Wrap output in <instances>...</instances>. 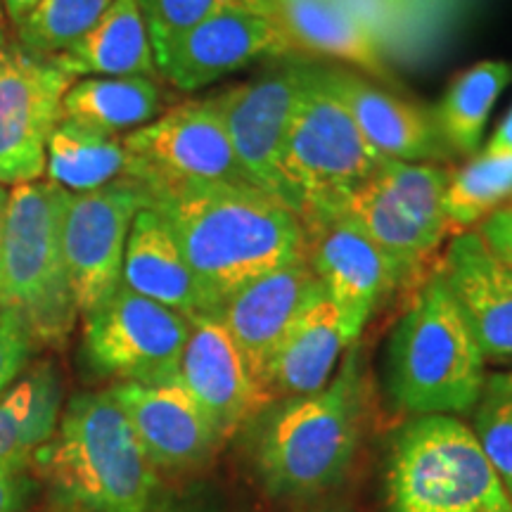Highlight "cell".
Wrapping results in <instances>:
<instances>
[{
    "label": "cell",
    "mask_w": 512,
    "mask_h": 512,
    "mask_svg": "<svg viewBox=\"0 0 512 512\" xmlns=\"http://www.w3.org/2000/svg\"><path fill=\"white\" fill-rule=\"evenodd\" d=\"M510 204H512V200H510Z\"/></svg>",
    "instance_id": "cell-43"
},
{
    "label": "cell",
    "mask_w": 512,
    "mask_h": 512,
    "mask_svg": "<svg viewBox=\"0 0 512 512\" xmlns=\"http://www.w3.org/2000/svg\"><path fill=\"white\" fill-rule=\"evenodd\" d=\"M311 69V62H287L252 81L211 95L249 183L285 204L280 164Z\"/></svg>",
    "instance_id": "cell-13"
},
{
    "label": "cell",
    "mask_w": 512,
    "mask_h": 512,
    "mask_svg": "<svg viewBox=\"0 0 512 512\" xmlns=\"http://www.w3.org/2000/svg\"><path fill=\"white\" fill-rule=\"evenodd\" d=\"M0 3H3V10H5V15L10 17L12 27L19 29L22 27L24 19L34 12V8L41 3V0H0Z\"/></svg>",
    "instance_id": "cell-38"
},
{
    "label": "cell",
    "mask_w": 512,
    "mask_h": 512,
    "mask_svg": "<svg viewBox=\"0 0 512 512\" xmlns=\"http://www.w3.org/2000/svg\"><path fill=\"white\" fill-rule=\"evenodd\" d=\"M437 271L484 361L512 363V266L486 247L475 228L453 235Z\"/></svg>",
    "instance_id": "cell-19"
},
{
    "label": "cell",
    "mask_w": 512,
    "mask_h": 512,
    "mask_svg": "<svg viewBox=\"0 0 512 512\" xmlns=\"http://www.w3.org/2000/svg\"><path fill=\"white\" fill-rule=\"evenodd\" d=\"M74 76H152L157 64L138 0H112L95 27L55 55Z\"/></svg>",
    "instance_id": "cell-24"
},
{
    "label": "cell",
    "mask_w": 512,
    "mask_h": 512,
    "mask_svg": "<svg viewBox=\"0 0 512 512\" xmlns=\"http://www.w3.org/2000/svg\"><path fill=\"white\" fill-rule=\"evenodd\" d=\"M292 53L297 50L275 17V8L273 12L230 8L178 38L157 60V74L178 91L192 93L266 57Z\"/></svg>",
    "instance_id": "cell-15"
},
{
    "label": "cell",
    "mask_w": 512,
    "mask_h": 512,
    "mask_svg": "<svg viewBox=\"0 0 512 512\" xmlns=\"http://www.w3.org/2000/svg\"><path fill=\"white\" fill-rule=\"evenodd\" d=\"M313 512H347V510H342V508H323V510H313Z\"/></svg>",
    "instance_id": "cell-42"
},
{
    "label": "cell",
    "mask_w": 512,
    "mask_h": 512,
    "mask_svg": "<svg viewBox=\"0 0 512 512\" xmlns=\"http://www.w3.org/2000/svg\"><path fill=\"white\" fill-rule=\"evenodd\" d=\"M320 83L342 102L382 159L437 164L448 155L430 112L347 67H318Z\"/></svg>",
    "instance_id": "cell-20"
},
{
    "label": "cell",
    "mask_w": 512,
    "mask_h": 512,
    "mask_svg": "<svg viewBox=\"0 0 512 512\" xmlns=\"http://www.w3.org/2000/svg\"><path fill=\"white\" fill-rule=\"evenodd\" d=\"M190 318L119 283L83 313V358L88 368L117 382L178 380Z\"/></svg>",
    "instance_id": "cell-9"
},
{
    "label": "cell",
    "mask_w": 512,
    "mask_h": 512,
    "mask_svg": "<svg viewBox=\"0 0 512 512\" xmlns=\"http://www.w3.org/2000/svg\"><path fill=\"white\" fill-rule=\"evenodd\" d=\"M145 19L155 64L178 38L202 24L204 19L230 8L273 12V0H138Z\"/></svg>",
    "instance_id": "cell-32"
},
{
    "label": "cell",
    "mask_w": 512,
    "mask_h": 512,
    "mask_svg": "<svg viewBox=\"0 0 512 512\" xmlns=\"http://www.w3.org/2000/svg\"><path fill=\"white\" fill-rule=\"evenodd\" d=\"M72 83L55 55L24 46L0 53V185L36 183L46 174V147Z\"/></svg>",
    "instance_id": "cell-11"
},
{
    "label": "cell",
    "mask_w": 512,
    "mask_h": 512,
    "mask_svg": "<svg viewBox=\"0 0 512 512\" xmlns=\"http://www.w3.org/2000/svg\"><path fill=\"white\" fill-rule=\"evenodd\" d=\"M384 50L399 34L403 17L413 10V0H332Z\"/></svg>",
    "instance_id": "cell-33"
},
{
    "label": "cell",
    "mask_w": 512,
    "mask_h": 512,
    "mask_svg": "<svg viewBox=\"0 0 512 512\" xmlns=\"http://www.w3.org/2000/svg\"><path fill=\"white\" fill-rule=\"evenodd\" d=\"M145 512H195V508H188V505H183V503L169 501V498H159V501L155 498Z\"/></svg>",
    "instance_id": "cell-39"
},
{
    "label": "cell",
    "mask_w": 512,
    "mask_h": 512,
    "mask_svg": "<svg viewBox=\"0 0 512 512\" xmlns=\"http://www.w3.org/2000/svg\"><path fill=\"white\" fill-rule=\"evenodd\" d=\"M470 427L512 498V373L486 375Z\"/></svg>",
    "instance_id": "cell-31"
},
{
    "label": "cell",
    "mask_w": 512,
    "mask_h": 512,
    "mask_svg": "<svg viewBox=\"0 0 512 512\" xmlns=\"http://www.w3.org/2000/svg\"><path fill=\"white\" fill-rule=\"evenodd\" d=\"M512 200V155L482 152L460 169H451L444 195V214L451 235L475 230Z\"/></svg>",
    "instance_id": "cell-29"
},
{
    "label": "cell",
    "mask_w": 512,
    "mask_h": 512,
    "mask_svg": "<svg viewBox=\"0 0 512 512\" xmlns=\"http://www.w3.org/2000/svg\"><path fill=\"white\" fill-rule=\"evenodd\" d=\"M318 67L313 64L280 164L287 204L297 216L339 202L382 164L342 102L320 83Z\"/></svg>",
    "instance_id": "cell-7"
},
{
    "label": "cell",
    "mask_w": 512,
    "mask_h": 512,
    "mask_svg": "<svg viewBox=\"0 0 512 512\" xmlns=\"http://www.w3.org/2000/svg\"><path fill=\"white\" fill-rule=\"evenodd\" d=\"M121 283L190 320L216 313L185 261L174 230L152 207H143L133 219L121 266Z\"/></svg>",
    "instance_id": "cell-21"
},
{
    "label": "cell",
    "mask_w": 512,
    "mask_h": 512,
    "mask_svg": "<svg viewBox=\"0 0 512 512\" xmlns=\"http://www.w3.org/2000/svg\"><path fill=\"white\" fill-rule=\"evenodd\" d=\"M164 93L152 76H86L62 100V119L119 136L162 114Z\"/></svg>",
    "instance_id": "cell-26"
},
{
    "label": "cell",
    "mask_w": 512,
    "mask_h": 512,
    "mask_svg": "<svg viewBox=\"0 0 512 512\" xmlns=\"http://www.w3.org/2000/svg\"><path fill=\"white\" fill-rule=\"evenodd\" d=\"M273 8L297 53L330 57L373 79L392 81L384 50L332 0H273Z\"/></svg>",
    "instance_id": "cell-23"
},
{
    "label": "cell",
    "mask_w": 512,
    "mask_h": 512,
    "mask_svg": "<svg viewBox=\"0 0 512 512\" xmlns=\"http://www.w3.org/2000/svg\"><path fill=\"white\" fill-rule=\"evenodd\" d=\"M143 207L145 190L126 178L81 195L67 192L62 252L79 313L91 311L121 283L128 233Z\"/></svg>",
    "instance_id": "cell-14"
},
{
    "label": "cell",
    "mask_w": 512,
    "mask_h": 512,
    "mask_svg": "<svg viewBox=\"0 0 512 512\" xmlns=\"http://www.w3.org/2000/svg\"><path fill=\"white\" fill-rule=\"evenodd\" d=\"M486 152H498V155H512V110L508 117L501 121V126L496 128V133L491 136Z\"/></svg>",
    "instance_id": "cell-37"
},
{
    "label": "cell",
    "mask_w": 512,
    "mask_h": 512,
    "mask_svg": "<svg viewBox=\"0 0 512 512\" xmlns=\"http://www.w3.org/2000/svg\"><path fill=\"white\" fill-rule=\"evenodd\" d=\"M512 79V67L501 60H484L460 72L434 110V124L448 150L475 157L486 121L496 100Z\"/></svg>",
    "instance_id": "cell-27"
},
{
    "label": "cell",
    "mask_w": 512,
    "mask_h": 512,
    "mask_svg": "<svg viewBox=\"0 0 512 512\" xmlns=\"http://www.w3.org/2000/svg\"><path fill=\"white\" fill-rule=\"evenodd\" d=\"M5 50V29H3V15H0V53Z\"/></svg>",
    "instance_id": "cell-41"
},
{
    "label": "cell",
    "mask_w": 512,
    "mask_h": 512,
    "mask_svg": "<svg viewBox=\"0 0 512 512\" xmlns=\"http://www.w3.org/2000/svg\"><path fill=\"white\" fill-rule=\"evenodd\" d=\"M254 418L252 458L268 494L311 498L328 491L354 463L366 422L358 351H349L328 387L268 403Z\"/></svg>",
    "instance_id": "cell-2"
},
{
    "label": "cell",
    "mask_w": 512,
    "mask_h": 512,
    "mask_svg": "<svg viewBox=\"0 0 512 512\" xmlns=\"http://www.w3.org/2000/svg\"><path fill=\"white\" fill-rule=\"evenodd\" d=\"M112 0H41L17 29L19 46L38 55H60L105 15Z\"/></svg>",
    "instance_id": "cell-30"
},
{
    "label": "cell",
    "mask_w": 512,
    "mask_h": 512,
    "mask_svg": "<svg viewBox=\"0 0 512 512\" xmlns=\"http://www.w3.org/2000/svg\"><path fill=\"white\" fill-rule=\"evenodd\" d=\"M178 382L202 408L223 441L268 406L238 344L216 313L190 320Z\"/></svg>",
    "instance_id": "cell-17"
},
{
    "label": "cell",
    "mask_w": 512,
    "mask_h": 512,
    "mask_svg": "<svg viewBox=\"0 0 512 512\" xmlns=\"http://www.w3.org/2000/svg\"><path fill=\"white\" fill-rule=\"evenodd\" d=\"M36 344L15 313L0 309V396L29 368Z\"/></svg>",
    "instance_id": "cell-34"
},
{
    "label": "cell",
    "mask_w": 512,
    "mask_h": 512,
    "mask_svg": "<svg viewBox=\"0 0 512 512\" xmlns=\"http://www.w3.org/2000/svg\"><path fill=\"white\" fill-rule=\"evenodd\" d=\"M34 479L29 467H0V512H29Z\"/></svg>",
    "instance_id": "cell-35"
},
{
    "label": "cell",
    "mask_w": 512,
    "mask_h": 512,
    "mask_svg": "<svg viewBox=\"0 0 512 512\" xmlns=\"http://www.w3.org/2000/svg\"><path fill=\"white\" fill-rule=\"evenodd\" d=\"M323 290L309 261L302 259L249 280L219 306L216 316L238 344L261 392L275 351Z\"/></svg>",
    "instance_id": "cell-16"
},
{
    "label": "cell",
    "mask_w": 512,
    "mask_h": 512,
    "mask_svg": "<svg viewBox=\"0 0 512 512\" xmlns=\"http://www.w3.org/2000/svg\"><path fill=\"white\" fill-rule=\"evenodd\" d=\"M477 233L503 264L512 266V204H505L479 223Z\"/></svg>",
    "instance_id": "cell-36"
},
{
    "label": "cell",
    "mask_w": 512,
    "mask_h": 512,
    "mask_svg": "<svg viewBox=\"0 0 512 512\" xmlns=\"http://www.w3.org/2000/svg\"><path fill=\"white\" fill-rule=\"evenodd\" d=\"M67 192L53 183L15 185L0 245V309L27 325L36 347H62L72 335L74 302L62 252Z\"/></svg>",
    "instance_id": "cell-5"
},
{
    "label": "cell",
    "mask_w": 512,
    "mask_h": 512,
    "mask_svg": "<svg viewBox=\"0 0 512 512\" xmlns=\"http://www.w3.org/2000/svg\"><path fill=\"white\" fill-rule=\"evenodd\" d=\"M448 169L382 159L361 185L339 197V207L370 235L406 278L451 235L444 195Z\"/></svg>",
    "instance_id": "cell-8"
},
{
    "label": "cell",
    "mask_w": 512,
    "mask_h": 512,
    "mask_svg": "<svg viewBox=\"0 0 512 512\" xmlns=\"http://www.w3.org/2000/svg\"><path fill=\"white\" fill-rule=\"evenodd\" d=\"M10 190L0 185V245H3V228H5V209H8Z\"/></svg>",
    "instance_id": "cell-40"
},
{
    "label": "cell",
    "mask_w": 512,
    "mask_h": 512,
    "mask_svg": "<svg viewBox=\"0 0 512 512\" xmlns=\"http://www.w3.org/2000/svg\"><path fill=\"white\" fill-rule=\"evenodd\" d=\"M31 465L72 512H145L157 498V467L110 389L76 394Z\"/></svg>",
    "instance_id": "cell-3"
},
{
    "label": "cell",
    "mask_w": 512,
    "mask_h": 512,
    "mask_svg": "<svg viewBox=\"0 0 512 512\" xmlns=\"http://www.w3.org/2000/svg\"><path fill=\"white\" fill-rule=\"evenodd\" d=\"M62 415V377L50 361L36 363L0 396V467H31Z\"/></svg>",
    "instance_id": "cell-25"
},
{
    "label": "cell",
    "mask_w": 512,
    "mask_h": 512,
    "mask_svg": "<svg viewBox=\"0 0 512 512\" xmlns=\"http://www.w3.org/2000/svg\"><path fill=\"white\" fill-rule=\"evenodd\" d=\"M389 512H512V498L470 425L422 415L394 434L387 460Z\"/></svg>",
    "instance_id": "cell-6"
},
{
    "label": "cell",
    "mask_w": 512,
    "mask_h": 512,
    "mask_svg": "<svg viewBox=\"0 0 512 512\" xmlns=\"http://www.w3.org/2000/svg\"><path fill=\"white\" fill-rule=\"evenodd\" d=\"M126 181L145 192L178 185H252L214 100H192L124 136Z\"/></svg>",
    "instance_id": "cell-10"
},
{
    "label": "cell",
    "mask_w": 512,
    "mask_h": 512,
    "mask_svg": "<svg viewBox=\"0 0 512 512\" xmlns=\"http://www.w3.org/2000/svg\"><path fill=\"white\" fill-rule=\"evenodd\" d=\"M145 195L174 230L214 311L249 280L306 259L297 211L254 185H178Z\"/></svg>",
    "instance_id": "cell-1"
},
{
    "label": "cell",
    "mask_w": 512,
    "mask_h": 512,
    "mask_svg": "<svg viewBox=\"0 0 512 512\" xmlns=\"http://www.w3.org/2000/svg\"><path fill=\"white\" fill-rule=\"evenodd\" d=\"M126 171L124 138L60 121L46 147L48 183L69 195L105 188Z\"/></svg>",
    "instance_id": "cell-28"
},
{
    "label": "cell",
    "mask_w": 512,
    "mask_h": 512,
    "mask_svg": "<svg viewBox=\"0 0 512 512\" xmlns=\"http://www.w3.org/2000/svg\"><path fill=\"white\" fill-rule=\"evenodd\" d=\"M484 363L444 278L432 273L389 335V394L415 418L472 413L486 380Z\"/></svg>",
    "instance_id": "cell-4"
},
{
    "label": "cell",
    "mask_w": 512,
    "mask_h": 512,
    "mask_svg": "<svg viewBox=\"0 0 512 512\" xmlns=\"http://www.w3.org/2000/svg\"><path fill=\"white\" fill-rule=\"evenodd\" d=\"M299 219L304 228L306 261L356 342L377 306L394 292L403 275L339 204L311 209Z\"/></svg>",
    "instance_id": "cell-12"
},
{
    "label": "cell",
    "mask_w": 512,
    "mask_h": 512,
    "mask_svg": "<svg viewBox=\"0 0 512 512\" xmlns=\"http://www.w3.org/2000/svg\"><path fill=\"white\" fill-rule=\"evenodd\" d=\"M110 392L157 470L200 467L223 444L221 434L178 380L114 382Z\"/></svg>",
    "instance_id": "cell-18"
},
{
    "label": "cell",
    "mask_w": 512,
    "mask_h": 512,
    "mask_svg": "<svg viewBox=\"0 0 512 512\" xmlns=\"http://www.w3.org/2000/svg\"><path fill=\"white\" fill-rule=\"evenodd\" d=\"M351 344L354 339L342 313L323 290L275 351L264 380L268 403L309 396L328 387L337 373L339 358Z\"/></svg>",
    "instance_id": "cell-22"
}]
</instances>
